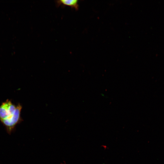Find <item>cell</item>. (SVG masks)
<instances>
[{
  "label": "cell",
  "instance_id": "cell-3",
  "mask_svg": "<svg viewBox=\"0 0 164 164\" xmlns=\"http://www.w3.org/2000/svg\"><path fill=\"white\" fill-rule=\"evenodd\" d=\"M58 5H62L70 6L76 10L78 8V1L77 0H61L57 1Z\"/></svg>",
  "mask_w": 164,
  "mask_h": 164
},
{
  "label": "cell",
  "instance_id": "cell-2",
  "mask_svg": "<svg viewBox=\"0 0 164 164\" xmlns=\"http://www.w3.org/2000/svg\"><path fill=\"white\" fill-rule=\"evenodd\" d=\"M17 105L9 99L2 103L0 106V121L1 122L11 118L15 110Z\"/></svg>",
  "mask_w": 164,
  "mask_h": 164
},
{
  "label": "cell",
  "instance_id": "cell-1",
  "mask_svg": "<svg viewBox=\"0 0 164 164\" xmlns=\"http://www.w3.org/2000/svg\"><path fill=\"white\" fill-rule=\"evenodd\" d=\"M22 108V105L20 104H18L11 118L2 123L5 127L7 133L9 134H10L14 130L17 125L22 121L21 116Z\"/></svg>",
  "mask_w": 164,
  "mask_h": 164
}]
</instances>
